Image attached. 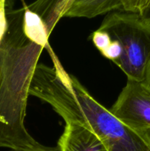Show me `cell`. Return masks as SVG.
<instances>
[{"instance_id": "1", "label": "cell", "mask_w": 150, "mask_h": 151, "mask_svg": "<svg viewBox=\"0 0 150 151\" xmlns=\"http://www.w3.org/2000/svg\"><path fill=\"white\" fill-rule=\"evenodd\" d=\"M24 7H7V27L0 44V147L24 150L38 142L24 125L29 88L49 34L39 26H24Z\"/></svg>"}, {"instance_id": "2", "label": "cell", "mask_w": 150, "mask_h": 151, "mask_svg": "<svg viewBox=\"0 0 150 151\" xmlns=\"http://www.w3.org/2000/svg\"><path fill=\"white\" fill-rule=\"evenodd\" d=\"M46 49L53 66L38 63L29 95L49 104L66 124L89 129L108 151H150V130H137L123 123L66 72L49 44Z\"/></svg>"}, {"instance_id": "3", "label": "cell", "mask_w": 150, "mask_h": 151, "mask_svg": "<svg viewBox=\"0 0 150 151\" xmlns=\"http://www.w3.org/2000/svg\"><path fill=\"white\" fill-rule=\"evenodd\" d=\"M99 29L107 32L122 49L117 65L127 79L144 82L150 60V24L138 13L113 11L107 13Z\"/></svg>"}, {"instance_id": "4", "label": "cell", "mask_w": 150, "mask_h": 151, "mask_svg": "<svg viewBox=\"0 0 150 151\" xmlns=\"http://www.w3.org/2000/svg\"><path fill=\"white\" fill-rule=\"evenodd\" d=\"M110 111L130 128L150 130V90L143 82L127 79Z\"/></svg>"}, {"instance_id": "5", "label": "cell", "mask_w": 150, "mask_h": 151, "mask_svg": "<svg viewBox=\"0 0 150 151\" xmlns=\"http://www.w3.org/2000/svg\"><path fill=\"white\" fill-rule=\"evenodd\" d=\"M57 145L61 151H108L101 139L88 128L68 123Z\"/></svg>"}, {"instance_id": "6", "label": "cell", "mask_w": 150, "mask_h": 151, "mask_svg": "<svg viewBox=\"0 0 150 151\" xmlns=\"http://www.w3.org/2000/svg\"><path fill=\"white\" fill-rule=\"evenodd\" d=\"M120 10V0H74L63 17L88 18Z\"/></svg>"}, {"instance_id": "7", "label": "cell", "mask_w": 150, "mask_h": 151, "mask_svg": "<svg viewBox=\"0 0 150 151\" xmlns=\"http://www.w3.org/2000/svg\"><path fill=\"white\" fill-rule=\"evenodd\" d=\"M74 0H35L26 7L39 15L49 35Z\"/></svg>"}, {"instance_id": "8", "label": "cell", "mask_w": 150, "mask_h": 151, "mask_svg": "<svg viewBox=\"0 0 150 151\" xmlns=\"http://www.w3.org/2000/svg\"><path fill=\"white\" fill-rule=\"evenodd\" d=\"M150 3V0H120L119 11L129 12L141 15Z\"/></svg>"}, {"instance_id": "9", "label": "cell", "mask_w": 150, "mask_h": 151, "mask_svg": "<svg viewBox=\"0 0 150 151\" xmlns=\"http://www.w3.org/2000/svg\"><path fill=\"white\" fill-rule=\"evenodd\" d=\"M91 39L93 44L100 52L107 48L112 41L107 32L99 29L93 32L91 35Z\"/></svg>"}, {"instance_id": "10", "label": "cell", "mask_w": 150, "mask_h": 151, "mask_svg": "<svg viewBox=\"0 0 150 151\" xmlns=\"http://www.w3.org/2000/svg\"><path fill=\"white\" fill-rule=\"evenodd\" d=\"M101 54L106 58L112 60L113 63H116L121 57V47L118 41L112 40L108 47L101 52Z\"/></svg>"}, {"instance_id": "11", "label": "cell", "mask_w": 150, "mask_h": 151, "mask_svg": "<svg viewBox=\"0 0 150 151\" xmlns=\"http://www.w3.org/2000/svg\"><path fill=\"white\" fill-rule=\"evenodd\" d=\"M8 5L9 4L7 0H0V44L7 29V11Z\"/></svg>"}, {"instance_id": "12", "label": "cell", "mask_w": 150, "mask_h": 151, "mask_svg": "<svg viewBox=\"0 0 150 151\" xmlns=\"http://www.w3.org/2000/svg\"><path fill=\"white\" fill-rule=\"evenodd\" d=\"M11 151H61L60 147L58 145L55 146V147H48V146H44L43 145L40 144V143L37 142L35 145L32 147H29V148L24 149V150H16Z\"/></svg>"}, {"instance_id": "13", "label": "cell", "mask_w": 150, "mask_h": 151, "mask_svg": "<svg viewBox=\"0 0 150 151\" xmlns=\"http://www.w3.org/2000/svg\"><path fill=\"white\" fill-rule=\"evenodd\" d=\"M143 83L150 90V60L148 63V66H147L146 71L145 78H144V81L143 82Z\"/></svg>"}, {"instance_id": "14", "label": "cell", "mask_w": 150, "mask_h": 151, "mask_svg": "<svg viewBox=\"0 0 150 151\" xmlns=\"http://www.w3.org/2000/svg\"><path fill=\"white\" fill-rule=\"evenodd\" d=\"M141 16L146 22L150 24V3L148 7L146 8V10L141 13Z\"/></svg>"}, {"instance_id": "15", "label": "cell", "mask_w": 150, "mask_h": 151, "mask_svg": "<svg viewBox=\"0 0 150 151\" xmlns=\"http://www.w3.org/2000/svg\"><path fill=\"white\" fill-rule=\"evenodd\" d=\"M10 151H11V150H10Z\"/></svg>"}]
</instances>
